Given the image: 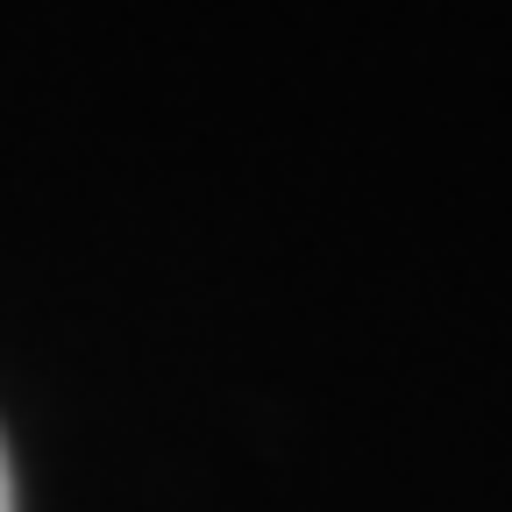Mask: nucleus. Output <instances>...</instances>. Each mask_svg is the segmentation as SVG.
I'll list each match as a JSON object with an SVG mask.
<instances>
[{
  "label": "nucleus",
  "mask_w": 512,
  "mask_h": 512,
  "mask_svg": "<svg viewBox=\"0 0 512 512\" xmlns=\"http://www.w3.org/2000/svg\"><path fill=\"white\" fill-rule=\"evenodd\" d=\"M0 512H15V484H8V448H0Z\"/></svg>",
  "instance_id": "nucleus-1"
}]
</instances>
